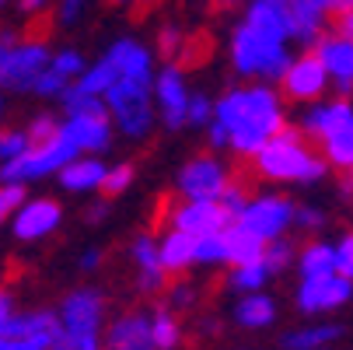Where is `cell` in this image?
<instances>
[{
    "instance_id": "d4e9b609",
    "label": "cell",
    "mask_w": 353,
    "mask_h": 350,
    "mask_svg": "<svg viewBox=\"0 0 353 350\" xmlns=\"http://www.w3.org/2000/svg\"><path fill=\"white\" fill-rule=\"evenodd\" d=\"M105 165L109 162H102V155H77L57 172V179L67 193H98Z\"/></svg>"
},
{
    "instance_id": "d6a6232c",
    "label": "cell",
    "mask_w": 353,
    "mask_h": 350,
    "mask_svg": "<svg viewBox=\"0 0 353 350\" xmlns=\"http://www.w3.org/2000/svg\"><path fill=\"white\" fill-rule=\"evenodd\" d=\"M133 179H137L133 162H116V165H105V175H102V186H98V193H102L105 200H116V196L130 193Z\"/></svg>"
},
{
    "instance_id": "2e32d148",
    "label": "cell",
    "mask_w": 353,
    "mask_h": 350,
    "mask_svg": "<svg viewBox=\"0 0 353 350\" xmlns=\"http://www.w3.org/2000/svg\"><path fill=\"white\" fill-rule=\"evenodd\" d=\"M308 49L319 57V64L325 67L329 88H332L336 95H346V98H350V95H353V42L343 39L339 32L325 28Z\"/></svg>"
},
{
    "instance_id": "3957f363",
    "label": "cell",
    "mask_w": 353,
    "mask_h": 350,
    "mask_svg": "<svg viewBox=\"0 0 353 350\" xmlns=\"http://www.w3.org/2000/svg\"><path fill=\"white\" fill-rule=\"evenodd\" d=\"M294 126L319 147L332 172H353V102L346 95L301 106Z\"/></svg>"
},
{
    "instance_id": "e0dca14e",
    "label": "cell",
    "mask_w": 353,
    "mask_h": 350,
    "mask_svg": "<svg viewBox=\"0 0 353 350\" xmlns=\"http://www.w3.org/2000/svg\"><path fill=\"white\" fill-rule=\"evenodd\" d=\"M234 217L221 207V200H179V204L165 214V228H179L185 235H207L228 228Z\"/></svg>"
},
{
    "instance_id": "836d02e7",
    "label": "cell",
    "mask_w": 353,
    "mask_h": 350,
    "mask_svg": "<svg viewBox=\"0 0 353 350\" xmlns=\"http://www.w3.org/2000/svg\"><path fill=\"white\" fill-rule=\"evenodd\" d=\"M161 294L168 298V309H172V312H189V309L199 305V291H196V284L185 280V273H182L179 280H168Z\"/></svg>"
},
{
    "instance_id": "9a60e30c",
    "label": "cell",
    "mask_w": 353,
    "mask_h": 350,
    "mask_svg": "<svg viewBox=\"0 0 353 350\" xmlns=\"http://www.w3.org/2000/svg\"><path fill=\"white\" fill-rule=\"evenodd\" d=\"M63 224V207L53 196H25L11 214V231L18 242H42Z\"/></svg>"
},
{
    "instance_id": "d6986e66",
    "label": "cell",
    "mask_w": 353,
    "mask_h": 350,
    "mask_svg": "<svg viewBox=\"0 0 353 350\" xmlns=\"http://www.w3.org/2000/svg\"><path fill=\"white\" fill-rule=\"evenodd\" d=\"M102 350H158L150 340V322L143 309L119 312L102 329Z\"/></svg>"
},
{
    "instance_id": "bcb514c9",
    "label": "cell",
    "mask_w": 353,
    "mask_h": 350,
    "mask_svg": "<svg viewBox=\"0 0 353 350\" xmlns=\"http://www.w3.org/2000/svg\"><path fill=\"white\" fill-rule=\"evenodd\" d=\"M332 32H339L343 39H350V42H353V4H350V8H343L339 14H332Z\"/></svg>"
},
{
    "instance_id": "4316f807",
    "label": "cell",
    "mask_w": 353,
    "mask_h": 350,
    "mask_svg": "<svg viewBox=\"0 0 353 350\" xmlns=\"http://www.w3.org/2000/svg\"><path fill=\"white\" fill-rule=\"evenodd\" d=\"M294 270L297 277H319V273H332L336 270V256H332V242L312 235L305 245H297L294 253Z\"/></svg>"
},
{
    "instance_id": "f6af8a7d",
    "label": "cell",
    "mask_w": 353,
    "mask_h": 350,
    "mask_svg": "<svg viewBox=\"0 0 353 350\" xmlns=\"http://www.w3.org/2000/svg\"><path fill=\"white\" fill-rule=\"evenodd\" d=\"M203 130H207V147H210V151H228V133L221 130V123L214 116H210V123Z\"/></svg>"
},
{
    "instance_id": "f907efd6",
    "label": "cell",
    "mask_w": 353,
    "mask_h": 350,
    "mask_svg": "<svg viewBox=\"0 0 353 350\" xmlns=\"http://www.w3.org/2000/svg\"><path fill=\"white\" fill-rule=\"evenodd\" d=\"M11 312H14V298H11V291L0 287V336H4V322L11 319Z\"/></svg>"
},
{
    "instance_id": "681fc988",
    "label": "cell",
    "mask_w": 353,
    "mask_h": 350,
    "mask_svg": "<svg viewBox=\"0 0 353 350\" xmlns=\"http://www.w3.org/2000/svg\"><path fill=\"white\" fill-rule=\"evenodd\" d=\"M84 217H88V224H105V217H109V200L102 196L98 204H91Z\"/></svg>"
},
{
    "instance_id": "44dd1931",
    "label": "cell",
    "mask_w": 353,
    "mask_h": 350,
    "mask_svg": "<svg viewBox=\"0 0 353 350\" xmlns=\"http://www.w3.org/2000/svg\"><path fill=\"white\" fill-rule=\"evenodd\" d=\"M109 64L116 67V77H137V81H154V49L147 42L133 39V35H123L116 39L109 49H105Z\"/></svg>"
},
{
    "instance_id": "8992f818",
    "label": "cell",
    "mask_w": 353,
    "mask_h": 350,
    "mask_svg": "<svg viewBox=\"0 0 353 350\" xmlns=\"http://www.w3.org/2000/svg\"><path fill=\"white\" fill-rule=\"evenodd\" d=\"M105 113L126 140H147L150 130L158 126V109H154V81H137V77H116L105 95Z\"/></svg>"
},
{
    "instance_id": "6da1fadb",
    "label": "cell",
    "mask_w": 353,
    "mask_h": 350,
    "mask_svg": "<svg viewBox=\"0 0 353 350\" xmlns=\"http://www.w3.org/2000/svg\"><path fill=\"white\" fill-rule=\"evenodd\" d=\"M214 119L228 133V151L238 158H252L273 133H280L290 123L283 95L276 91V84L266 81L224 88L214 98Z\"/></svg>"
},
{
    "instance_id": "277c9868",
    "label": "cell",
    "mask_w": 353,
    "mask_h": 350,
    "mask_svg": "<svg viewBox=\"0 0 353 350\" xmlns=\"http://www.w3.org/2000/svg\"><path fill=\"white\" fill-rule=\"evenodd\" d=\"M290 42L252 25V21H238L228 35V60H231V70L245 81H266V84H276L280 74L287 70L290 64Z\"/></svg>"
},
{
    "instance_id": "c3c4849f",
    "label": "cell",
    "mask_w": 353,
    "mask_h": 350,
    "mask_svg": "<svg viewBox=\"0 0 353 350\" xmlns=\"http://www.w3.org/2000/svg\"><path fill=\"white\" fill-rule=\"evenodd\" d=\"M0 350H46L42 343L35 340H21V336H4L0 340Z\"/></svg>"
},
{
    "instance_id": "7dc6e473",
    "label": "cell",
    "mask_w": 353,
    "mask_h": 350,
    "mask_svg": "<svg viewBox=\"0 0 353 350\" xmlns=\"http://www.w3.org/2000/svg\"><path fill=\"white\" fill-rule=\"evenodd\" d=\"M102 249H84L81 253V273H94L98 266H102Z\"/></svg>"
},
{
    "instance_id": "74e56055",
    "label": "cell",
    "mask_w": 353,
    "mask_h": 350,
    "mask_svg": "<svg viewBox=\"0 0 353 350\" xmlns=\"http://www.w3.org/2000/svg\"><path fill=\"white\" fill-rule=\"evenodd\" d=\"M290 228L305 231V235H319V231L325 228V211H322V207H315V204H294Z\"/></svg>"
},
{
    "instance_id": "d590c367",
    "label": "cell",
    "mask_w": 353,
    "mask_h": 350,
    "mask_svg": "<svg viewBox=\"0 0 353 350\" xmlns=\"http://www.w3.org/2000/svg\"><path fill=\"white\" fill-rule=\"evenodd\" d=\"M182 46H185V35L179 25H161L158 35H154V57H165L168 64H175V57H182Z\"/></svg>"
},
{
    "instance_id": "ac0fdd59",
    "label": "cell",
    "mask_w": 353,
    "mask_h": 350,
    "mask_svg": "<svg viewBox=\"0 0 353 350\" xmlns=\"http://www.w3.org/2000/svg\"><path fill=\"white\" fill-rule=\"evenodd\" d=\"M185 106H189V84L179 64H165L161 70H154V109L158 119L168 130L185 126Z\"/></svg>"
},
{
    "instance_id": "603a6c76",
    "label": "cell",
    "mask_w": 353,
    "mask_h": 350,
    "mask_svg": "<svg viewBox=\"0 0 353 350\" xmlns=\"http://www.w3.org/2000/svg\"><path fill=\"white\" fill-rule=\"evenodd\" d=\"M343 326L332 319H312L305 326H294L280 333V350H332L343 340Z\"/></svg>"
},
{
    "instance_id": "484cf974",
    "label": "cell",
    "mask_w": 353,
    "mask_h": 350,
    "mask_svg": "<svg viewBox=\"0 0 353 350\" xmlns=\"http://www.w3.org/2000/svg\"><path fill=\"white\" fill-rule=\"evenodd\" d=\"M158 263L165 266L168 277H182L192 270V235L179 228H165L158 235Z\"/></svg>"
},
{
    "instance_id": "816d5d0a",
    "label": "cell",
    "mask_w": 353,
    "mask_h": 350,
    "mask_svg": "<svg viewBox=\"0 0 353 350\" xmlns=\"http://www.w3.org/2000/svg\"><path fill=\"white\" fill-rule=\"evenodd\" d=\"M18 8H21L28 18H35V14H42V11L53 8V0H18Z\"/></svg>"
},
{
    "instance_id": "f5cc1de1",
    "label": "cell",
    "mask_w": 353,
    "mask_h": 350,
    "mask_svg": "<svg viewBox=\"0 0 353 350\" xmlns=\"http://www.w3.org/2000/svg\"><path fill=\"white\" fill-rule=\"evenodd\" d=\"M312 4H319V8H322V11H325V14L332 18V14H339L343 8H350L353 0H312Z\"/></svg>"
},
{
    "instance_id": "52a82bcc",
    "label": "cell",
    "mask_w": 353,
    "mask_h": 350,
    "mask_svg": "<svg viewBox=\"0 0 353 350\" xmlns=\"http://www.w3.org/2000/svg\"><path fill=\"white\" fill-rule=\"evenodd\" d=\"M57 319H60V343L67 347L94 343L102 340V329L109 322V302L98 287H74L63 294Z\"/></svg>"
},
{
    "instance_id": "7402d4cb",
    "label": "cell",
    "mask_w": 353,
    "mask_h": 350,
    "mask_svg": "<svg viewBox=\"0 0 353 350\" xmlns=\"http://www.w3.org/2000/svg\"><path fill=\"white\" fill-rule=\"evenodd\" d=\"M4 336H21V340H35L46 350L60 343V319L53 309H28V312H11V319L4 322Z\"/></svg>"
},
{
    "instance_id": "ab89813d",
    "label": "cell",
    "mask_w": 353,
    "mask_h": 350,
    "mask_svg": "<svg viewBox=\"0 0 353 350\" xmlns=\"http://www.w3.org/2000/svg\"><path fill=\"white\" fill-rule=\"evenodd\" d=\"M332 256H336V273H343L346 280H353V228L343 231L332 242Z\"/></svg>"
},
{
    "instance_id": "ffe728a7",
    "label": "cell",
    "mask_w": 353,
    "mask_h": 350,
    "mask_svg": "<svg viewBox=\"0 0 353 350\" xmlns=\"http://www.w3.org/2000/svg\"><path fill=\"white\" fill-rule=\"evenodd\" d=\"M130 260H133V270H137V291H140V294L154 298V294L165 291L168 273H165V266L158 263V235H150V231L133 235V242H130Z\"/></svg>"
},
{
    "instance_id": "60d3db41",
    "label": "cell",
    "mask_w": 353,
    "mask_h": 350,
    "mask_svg": "<svg viewBox=\"0 0 353 350\" xmlns=\"http://www.w3.org/2000/svg\"><path fill=\"white\" fill-rule=\"evenodd\" d=\"M217 200H221V207H224V211H228V214L234 217V214H238V211L245 207V200H248V189H245V182H241V179L234 175V179H231V182L224 186V193H221Z\"/></svg>"
},
{
    "instance_id": "ba28073f",
    "label": "cell",
    "mask_w": 353,
    "mask_h": 350,
    "mask_svg": "<svg viewBox=\"0 0 353 350\" xmlns=\"http://www.w3.org/2000/svg\"><path fill=\"white\" fill-rule=\"evenodd\" d=\"M53 46L46 39H21L0 32V91H32V81L49 64Z\"/></svg>"
},
{
    "instance_id": "8d00e7d4",
    "label": "cell",
    "mask_w": 353,
    "mask_h": 350,
    "mask_svg": "<svg viewBox=\"0 0 353 350\" xmlns=\"http://www.w3.org/2000/svg\"><path fill=\"white\" fill-rule=\"evenodd\" d=\"M214 116V98L207 91H189V106H185V126L203 130Z\"/></svg>"
},
{
    "instance_id": "e575fe53",
    "label": "cell",
    "mask_w": 353,
    "mask_h": 350,
    "mask_svg": "<svg viewBox=\"0 0 353 350\" xmlns=\"http://www.w3.org/2000/svg\"><path fill=\"white\" fill-rule=\"evenodd\" d=\"M84 67H88V60H84L81 49H74V46H67V49H53V53H49V70H57V74L67 77V81H74Z\"/></svg>"
},
{
    "instance_id": "f546056e",
    "label": "cell",
    "mask_w": 353,
    "mask_h": 350,
    "mask_svg": "<svg viewBox=\"0 0 353 350\" xmlns=\"http://www.w3.org/2000/svg\"><path fill=\"white\" fill-rule=\"evenodd\" d=\"M231 253H228V235L221 231H207V235H196L192 238V266H203V270H228Z\"/></svg>"
},
{
    "instance_id": "1f68e13d",
    "label": "cell",
    "mask_w": 353,
    "mask_h": 350,
    "mask_svg": "<svg viewBox=\"0 0 353 350\" xmlns=\"http://www.w3.org/2000/svg\"><path fill=\"white\" fill-rule=\"evenodd\" d=\"M294 253H297L294 238L290 235H280V238H273V242L263 245V263L270 266L273 277H280V273H287L294 266Z\"/></svg>"
},
{
    "instance_id": "5bb4252c",
    "label": "cell",
    "mask_w": 353,
    "mask_h": 350,
    "mask_svg": "<svg viewBox=\"0 0 353 350\" xmlns=\"http://www.w3.org/2000/svg\"><path fill=\"white\" fill-rule=\"evenodd\" d=\"M276 91L283 95V102H290V106H308V102L325 98L332 88H329V74L319 64V57L312 53V49H301L297 57H290L287 70L280 74Z\"/></svg>"
},
{
    "instance_id": "4dcf8cb0",
    "label": "cell",
    "mask_w": 353,
    "mask_h": 350,
    "mask_svg": "<svg viewBox=\"0 0 353 350\" xmlns=\"http://www.w3.org/2000/svg\"><path fill=\"white\" fill-rule=\"evenodd\" d=\"M224 235H228V253H231V263L228 266H234V263H252V260H259L263 256V242L256 238V235H248L241 224H228L224 228Z\"/></svg>"
},
{
    "instance_id": "b9f144b4",
    "label": "cell",
    "mask_w": 353,
    "mask_h": 350,
    "mask_svg": "<svg viewBox=\"0 0 353 350\" xmlns=\"http://www.w3.org/2000/svg\"><path fill=\"white\" fill-rule=\"evenodd\" d=\"M60 130V116H53V113H42V116H35L28 126H25V133L32 137V144H39V140H49Z\"/></svg>"
},
{
    "instance_id": "ee69618b",
    "label": "cell",
    "mask_w": 353,
    "mask_h": 350,
    "mask_svg": "<svg viewBox=\"0 0 353 350\" xmlns=\"http://www.w3.org/2000/svg\"><path fill=\"white\" fill-rule=\"evenodd\" d=\"M53 8H57V25H60V28H70V25L84 14L88 0H53Z\"/></svg>"
},
{
    "instance_id": "4fadbf2b",
    "label": "cell",
    "mask_w": 353,
    "mask_h": 350,
    "mask_svg": "<svg viewBox=\"0 0 353 350\" xmlns=\"http://www.w3.org/2000/svg\"><path fill=\"white\" fill-rule=\"evenodd\" d=\"M231 179H234V172L221 158V151L207 147V151L185 158V165L175 175V193H179V200H217Z\"/></svg>"
},
{
    "instance_id": "11a10c76",
    "label": "cell",
    "mask_w": 353,
    "mask_h": 350,
    "mask_svg": "<svg viewBox=\"0 0 353 350\" xmlns=\"http://www.w3.org/2000/svg\"><path fill=\"white\" fill-rule=\"evenodd\" d=\"M112 4H119V8H133V4L147 8V4H158V0H112Z\"/></svg>"
},
{
    "instance_id": "db71d44e",
    "label": "cell",
    "mask_w": 353,
    "mask_h": 350,
    "mask_svg": "<svg viewBox=\"0 0 353 350\" xmlns=\"http://www.w3.org/2000/svg\"><path fill=\"white\" fill-rule=\"evenodd\" d=\"M336 175H339V196L353 200V172H336Z\"/></svg>"
},
{
    "instance_id": "8fae6325",
    "label": "cell",
    "mask_w": 353,
    "mask_h": 350,
    "mask_svg": "<svg viewBox=\"0 0 353 350\" xmlns=\"http://www.w3.org/2000/svg\"><path fill=\"white\" fill-rule=\"evenodd\" d=\"M353 302V280L343 273H319V277H297L294 287V309L305 319H325Z\"/></svg>"
},
{
    "instance_id": "7a4b0ae2",
    "label": "cell",
    "mask_w": 353,
    "mask_h": 350,
    "mask_svg": "<svg viewBox=\"0 0 353 350\" xmlns=\"http://www.w3.org/2000/svg\"><path fill=\"white\" fill-rule=\"evenodd\" d=\"M248 162L256 179L273 186H315L329 175V165L319 155V147L290 123L280 133H273Z\"/></svg>"
},
{
    "instance_id": "91938a15",
    "label": "cell",
    "mask_w": 353,
    "mask_h": 350,
    "mask_svg": "<svg viewBox=\"0 0 353 350\" xmlns=\"http://www.w3.org/2000/svg\"><path fill=\"white\" fill-rule=\"evenodd\" d=\"M0 340H4V336H0Z\"/></svg>"
},
{
    "instance_id": "680465c9",
    "label": "cell",
    "mask_w": 353,
    "mask_h": 350,
    "mask_svg": "<svg viewBox=\"0 0 353 350\" xmlns=\"http://www.w3.org/2000/svg\"><path fill=\"white\" fill-rule=\"evenodd\" d=\"M8 4H11V0H0V8H8Z\"/></svg>"
},
{
    "instance_id": "9f6ffc18",
    "label": "cell",
    "mask_w": 353,
    "mask_h": 350,
    "mask_svg": "<svg viewBox=\"0 0 353 350\" xmlns=\"http://www.w3.org/2000/svg\"><path fill=\"white\" fill-rule=\"evenodd\" d=\"M214 4H217V8H231V4H234V0H214Z\"/></svg>"
},
{
    "instance_id": "f35d334b",
    "label": "cell",
    "mask_w": 353,
    "mask_h": 350,
    "mask_svg": "<svg viewBox=\"0 0 353 350\" xmlns=\"http://www.w3.org/2000/svg\"><path fill=\"white\" fill-rule=\"evenodd\" d=\"M28 147H32V137L25 130H0V165L21 158Z\"/></svg>"
},
{
    "instance_id": "6f0895ef",
    "label": "cell",
    "mask_w": 353,
    "mask_h": 350,
    "mask_svg": "<svg viewBox=\"0 0 353 350\" xmlns=\"http://www.w3.org/2000/svg\"><path fill=\"white\" fill-rule=\"evenodd\" d=\"M0 116H4V91H0Z\"/></svg>"
},
{
    "instance_id": "cb8c5ba5",
    "label": "cell",
    "mask_w": 353,
    "mask_h": 350,
    "mask_svg": "<svg viewBox=\"0 0 353 350\" xmlns=\"http://www.w3.org/2000/svg\"><path fill=\"white\" fill-rule=\"evenodd\" d=\"M280 315V305L270 291H248V294H238L234 302V322L248 333H266Z\"/></svg>"
},
{
    "instance_id": "7bdbcfd3",
    "label": "cell",
    "mask_w": 353,
    "mask_h": 350,
    "mask_svg": "<svg viewBox=\"0 0 353 350\" xmlns=\"http://www.w3.org/2000/svg\"><path fill=\"white\" fill-rule=\"evenodd\" d=\"M21 200H25V186H18V182H0V221H8Z\"/></svg>"
},
{
    "instance_id": "5b68a950",
    "label": "cell",
    "mask_w": 353,
    "mask_h": 350,
    "mask_svg": "<svg viewBox=\"0 0 353 350\" xmlns=\"http://www.w3.org/2000/svg\"><path fill=\"white\" fill-rule=\"evenodd\" d=\"M241 18L301 49H308L329 28V14L312 0H245Z\"/></svg>"
},
{
    "instance_id": "9c48e42d",
    "label": "cell",
    "mask_w": 353,
    "mask_h": 350,
    "mask_svg": "<svg viewBox=\"0 0 353 350\" xmlns=\"http://www.w3.org/2000/svg\"><path fill=\"white\" fill-rule=\"evenodd\" d=\"M60 133L77 147V155H105L116 144V126L102 98H84L60 119Z\"/></svg>"
},
{
    "instance_id": "f1b7e54d",
    "label": "cell",
    "mask_w": 353,
    "mask_h": 350,
    "mask_svg": "<svg viewBox=\"0 0 353 350\" xmlns=\"http://www.w3.org/2000/svg\"><path fill=\"white\" fill-rule=\"evenodd\" d=\"M147 322H150V340H154L158 350H179L182 347L185 329H182L179 312H172L168 305H158V309L147 312Z\"/></svg>"
},
{
    "instance_id": "7c38bea8",
    "label": "cell",
    "mask_w": 353,
    "mask_h": 350,
    "mask_svg": "<svg viewBox=\"0 0 353 350\" xmlns=\"http://www.w3.org/2000/svg\"><path fill=\"white\" fill-rule=\"evenodd\" d=\"M290 217H294V200L283 193H252L245 207L234 214V224H241L248 235H256L263 245L290 235Z\"/></svg>"
},
{
    "instance_id": "30bf717a",
    "label": "cell",
    "mask_w": 353,
    "mask_h": 350,
    "mask_svg": "<svg viewBox=\"0 0 353 350\" xmlns=\"http://www.w3.org/2000/svg\"><path fill=\"white\" fill-rule=\"evenodd\" d=\"M70 158H77V147H74V144L57 130L49 140L32 144L21 158L0 165V182H18V186H28V182L49 179V175H57Z\"/></svg>"
},
{
    "instance_id": "83f0119b",
    "label": "cell",
    "mask_w": 353,
    "mask_h": 350,
    "mask_svg": "<svg viewBox=\"0 0 353 350\" xmlns=\"http://www.w3.org/2000/svg\"><path fill=\"white\" fill-rule=\"evenodd\" d=\"M273 280H276V277L270 273V266L263 263V256H259V260H252V263H234V266H228V277H224V284H228L231 294L266 291Z\"/></svg>"
}]
</instances>
